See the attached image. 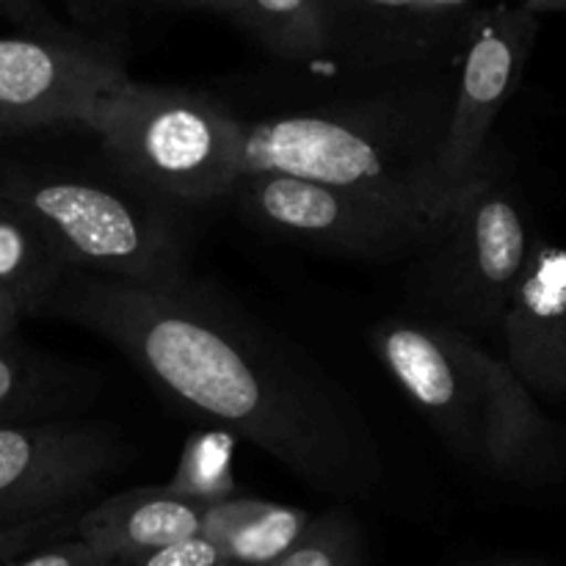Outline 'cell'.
<instances>
[{"label":"cell","instance_id":"cell-7","mask_svg":"<svg viewBox=\"0 0 566 566\" xmlns=\"http://www.w3.org/2000/svg\"><path fill=\"white\" fill-rule=\"evenodd\" d=\"M536 243L523 199L492 169L470 188L448 235L415 258V296L429 313L423 321L479 343L501 337Z\"/></svg>","mask_w":566,"mask_h":566},{"label":"cell","instance_id":"cell-20","mask_svg":"<svg viewBox=\"0 0 566 566\" xmlns=\"http://www.w3.org/2000/svg\"><path fill=\"white\" fill-rule=\"evenodd\" d=\"M81 514L83 509H72V512H59L50 514V517L31 520V523L0 528V564L28 556L39 547L50 545V542L70 539V534H75V523Z\"/></svg>","mask_w":566,"mask_h":566},{"label":"cell","instance_id":"cell-23","mask_svg":"<svg viewBox=\"0 0 566 566\" xmlns=\"http://www.w3.org/2000/svg\"><path fill=\"white\" fill-rule=\"evenodd\" d=\"M0 17L33 36H64L66 31L44 0H0Z\"/></svg>","mask_w":566,"mask_h":566},{"label":"cell","instance_id":"cell-16","mask_svg":"<svg viewBox=\"0 0 566 566\" xmlns=\"http://www.w3.org/2000/svg\"><path fill=\"white\" fill-rule=\"evenodd\" d=\"M70 265L28 210L0 197V293L22 315H39Z\"/></svg>","mask_w":566,"mask_h":566},{"label":"cell","instance_id":"cell-30","mask_svg":"<svg viewBox=\"0 0 566 566\" xmlns=\"http://www.w3.org/2000/svg\"><path fill=\"white\" fill-rule=\"evenodd\" d=\"M108 566H125V564H108Z\"/></svg>","mask_w":566,"mask_h":566},{"label":"cell","instance_id":"cell-10","mask_svg":"<svg viewBox=\"0 0 566 566\" xmlns=\"http://www.w3.org/2000/svg\"><path fill=\"white\" fill-rule=\"evenodd\" d=\"M329 59L370 77L415 81L462 55L475 0H324Z\"/></svg>","mask_w":566,"mask_h":566},{"label":"cell","instance_id":"cell-13","mask_svg":"<svg viewBox=\"0 0 566 566\" xmlns=\"http://www.w3.org/2000/svg\"><path fill=\"white\" fill-rule=\"evenodd\" d=\"M202 512L205 506L175 495L169 486H142L83 509L75 536L105 562L127 564L199 534Z\"/></svg>","mask_w":566,"mask_h":566},{"label":"cell","instance_id":"cell-3","mask_svg":"<svg viewBox=\"0 0 566 566\" xmlns=\"http://www.w3.org/2000/svg\"><path fill=\"white\" fill-rule=\"evenodd\" d=\"M453 77L440 72L365 99L241 122V175L274 171L401 199L459 197L468 188L451 191L442 180Z\"/></svg>","mask_w":566,"mask_h":566},{"label":"cell","instance_id":"cell-4","mask_svg":"<svg viewBox=\"0 0 566 566\" xmlns=\"http://www.w3.org/2000/svg\"><path fill=\"white\" fill-rule=\"evenodd\" d=\"M83 127L138 191L166 202L227 199L241 175V119L202 92L125 77Z\"/></svg>","mask_w":566,"mask_h":566},{"label":"cell","instance_id":"cell-29","mask_svg":"<svg viewBox=\"0 0 566 566\" xmlns=\"http://www.w3.org/2000/svg\"><path fill=\"white\" fill-rule=\"evenodd\" d=\"M221 566H241V564H230V562H224Z\"/></svg>","mask_w":566,"mask_h":566},{"label":"cell","instance_id":"cell-1","mask_svg":"<svg viewBox=\"0 0 566 566\" xmlns=\"http://www.w3.org/2000/svg\"><path fill=\"white\" fill-rule=\"evenodd\" d=\"M39 315L114 343L166 401L252 442L324 495L365 501L385 484L357 401L210 282L136 285L70 269Z\"/></svg>","mask_w":566,"mask_h":566},{"label":"cell","instance_id":"cell-9","mask_svg":"<svg viewBox=\"0 0 566 566\" xmlns=\"http://www.w3.org/2000/svg\"><path fill=\"white\" fill-rule=\"evenodd\" d=\"M536 33L539 17L525 6H492L475 14L459 55L442 144V180L451 191L475 186L492 169L490 136L523 83Z\"/></svg>","mask_w":566,"mask_h":566},{"label":"cell","instance_id":"cell-26","mask_svg":"<svg viewBox=\"0 0 566 566\" xmlns=\"http://www.w3.org/2000/svg\"><path fill=\"white\" fill-rule=\"evenodd\" d=\"M525 9L531 14H547V11H566V0H525Z\"/></svg>","mask_w":566,"mask_h":566},{"label":"cell","instance_id":"cell-18","mask_svg":"<svg viewBox=\"0 0 566 566\" xmlns=\"http://www.w3.org/2000/svg\"><path fill=\"white\" fill-rule=\"evenodd\" d=\"M235 434L224 429H205L188 437L182 448L180 464L166 486L175 495L199 506L230 501L238 495V481L232 473V457H235Z\"/></svg>","mask_w":566,"mask_h":566},{"label":"cell","instance_id":"cell-14","mask_svg":"<svg viewBox=\"0 0 566 566\" xmlns=\"http://www.w3.org/2000/svg\"><path fill=\"white\" fill-rule=\"evenodd\" d=\"M88 401V370L0 343V426L70 420Z\"/></svg>","mask_w":566,"mask_h":566},{"label":"cell","instance_id":"cell-6","mask_svg":"<svg viewBox=\"0 0 566 566\" xmlns=\"http://www.w3.org/2000/svg\"><path fill=\"white\" fill-rule=\"evenodd\" d=\"M468 193L470 188L448 199H401L274 171H243L230 199L254 224L287 241L381 263L418 258L442 241Z\"/></svg>","mask_w":566,"mask_h":566},{"label":"cell","instance_id":"cell-25","mask_svg":"<svg viewBox=\"0 0 566 566\" xmlns=\"http://www.w3.org/2000/svg\"><path fill=\"white\" fill-rule=\"evenodd\" d=\"M171 6H188V9H210L219 11V14L232 17L235 14V0H164Z\"/></svg>","mask_w":566,"mask_h":566},{"label":"cell","instance_id":"cell-21","mask_svg":"<svg viewBox=\"0 0 566 566\" xmlns=\"http://www.w3.org/2000/svg\"><path fill=\"white\" fill-rule=\"evenodd\" d=\"M224 556L219 547L202 534H193L188 539L171 542V545L160 547V551L149 553V556L127 562L125 566H221Z\"/></svg>","mask_w":566,"mask_h":566},{"label":"cell","instance_id":"cell-24","mask_svg":"<svg viewBox=\"0 0 566 566\" xmlns=\"http://www.w3.org/2000/svg\"><path fill=\"white\" fill-rule=\"evenodd\" d=\"M20 318H22V313L17 310V304L11 302L9 296H3V293H0V343H6L14 337Z\"/></svg>","mask_w":566,"mask_h":566},{"label":"cell","instance_id":"cell-12","mask_svg":"<svg viewBox=\"0 0 566 566\" xmlns=\"http://www.w3.org/2000/svg\"><path fill=\"white\" fill-rule=\"evenodd\" d=\"M501 343V357L536 401H566V247L536 243Z\"/></svg>","mask_w":566,"mask_h":566},{"label":"cell","instance_id":"cell-22","mask_svg":"<svg viewBox=\"0 0 566 566\" xmlns=\"http://www.w3.org/2000/svg\"><path fill=\"white\" fill-rule=\"evenodd\" d=\"M97 551L86 545L83 539H59L50 545L39 547V551L28 553L20 562L11 566H108Z\"/></svg>","mask_w":566,"mask_h":566},{"label":"cell","instance_id":"cell-2","mask_svg":"<svg viewBox=\"0 0 566 566\" xmlns=\"http://www.w3.org/2000/svg\"><path fill=\"white\" fill-rule=\"evenodd\" d=\"M368 337L459 462L523 486L566 475V429L547 418L501 354L423 318H385Z\"/></svg>","mask_w":566,"mask_h":566},{"label":"cell","instance_id":"cell-15","mask_svg":"<svg viewBox=\"0 0 566 566\" xmlns=\"http://www.w3.org/2000/svg\"><path fill=\"white\" fill-rule=\"evenodd\" d=\"M313 514L258 497H230L202 512L199 534L213 542L224 562L276 566L307 531Z\"/></svg>","mask_w":566,"mask_h":566},{"label":"cell","instance_id":"cell-11","mask_svg":"<svg viewBox=\"0 0 566 566\" xmlns=\"http://www.w3.org/2000/svg\"><path fill=\"white\" fill-rule=\"evenodd\" d=\"M127 75L105 44L64 36H0V116L17 136L42 127L83 125L94 105Z\"/></svg>","mask_w":566,"mask_h":566},{"label":"cell","instance_id":"cell-27","mask_svg":"<svg viewBox=\"0 0 566 566\" xmlns=\"http://www.w3.org/2000/svg\"><path fill=\"white\" fill-rule=\"evenodd\" d=\"M490 566H545L542 562H534V558H509V562H497Z\"/></svg>","mask_w":566,"mask_h":566},{"label":"cell","instance_id":"cell-5","mask_svg":"<svg viewBox=\"0 0 566 566\" xmlns=\"http://www.w3.org/2000/svg\"><path fill=\"white\" fill-rule=\"evenodd\" d=\"M0 197L36 219L70 269L136 285L188 274L180 232L147 197L22 164L0 166Z\"/></svg>","mask_w":566,"mask_h":566},{"label":"cell","instance_id":"cell-28","mask_svg":"<svg viewBox=\"0 0 566 566\" xmlns=\"http://www.w3.org/2000/svg\"><path fill=\"white\" fill-rule=\"evenodd\" d=\"M14 136H17V133L11 130L9 122H6L3 116H0V142H3V138H14Z\"/></svg>","mask_w":566,"mask_h":566},{"label":"cell","instance_id":"cell-8","mask_svg":"<svg viewBox=\"0 0 566 566\" xmlns=\"http://www.w3.org/2000/svg\"><path fill=\"white\" fill-rule=\"evenodd\" d=\"M127 464L130 448L103 423L0 426V528L83 509Z\"/></svg>","mask_w":566,"mask_h":566},{"label":"cell","instance_id":"cell-17","mask_svg":"<svg viewBox=\"0 0 566 566\" xmlns=\"http://www.w3.org/2000/svg\"><path fill=\"white\" fill-rule=\"evenodd\" d=\"M232 20L285 61L307 64L329 59L324 0H235Z\"/></svg>","mask_w":566,"mask_h":566},{"label":"cell","instance_id":"cell-19","mask_svg":"<svg viewBox=\"0 0 566 566\" xmlns=\"http://www.w3.org/2000/svg\"><path fill=\"white\" fill-rule=\"evenodd\" d=\"M276 566H365L363 525L348 509H329L310 520L302 539Z\"/></svg>","mask_w":566,"mask_h":566}]
</instances>
